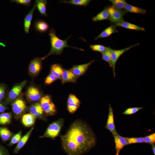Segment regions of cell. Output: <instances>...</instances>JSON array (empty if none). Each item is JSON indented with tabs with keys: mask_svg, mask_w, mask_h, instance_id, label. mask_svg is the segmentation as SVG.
<instances>
[{
	"mask_svg": "<svg viewBox=\"0 0 155 155\" xmlns=\"http://www.w3.org/2000/svg\"><path fill=\"white\" fill-rule=\"evenodd\" d=\"M60 137L62 148L67 155H81L94 147L96 141L91 128L80 119L73 122Z\"/></svg>",
	"mask_w": 155,
	"mask_h": 155,
	"instance_id": "6da1fadb",
	"label": "cell"
},
{
	"mask_svg": "<svg viewBox=\"0 0 155 155\" xmlns=\"http://www.w3.org/2000/svg\"><path fill=\"white\" fill-rule=\"evenodd\" d=\"M49 35L50 39L51 48L49 53L45 56L42 57L43 60L51 54H61L65 47L73 48L82 51H84L83 49L68 45L67 44V40L70 36L65 40H62L57 37L56 34V32L53 28L50 30Z\"/></svg>",
	"mask_w": 155,
	"mask_h": 155,
	"instance_id": "7a4b0ae2",
	"label": "cell"
},
{
	"mask_svg": "<svg viewBox=\"0 0 155 155\" xmlns=\"http://www.w3.org/2000/svg\"><path fill=\"white\" fill-rule=\"evenodd\" d=\"M64 122V119L61 118L52 123L49 125L44 134L40 136V138L47 137L54 139L59 135Z\"/></svg>",
	"mask_w": 155,
	"mask_h": 155,
	"instance_id": "3957f363",
	"label": "cell"
},
{
	"mask_svg": "<svg viewBox=\"0 0 155 155\" xmlns=\"http://www.w3.org/2000/svg\"><path fill=\"white\" fill-rule=\"evenodd\" d=\"M11 106L14 117L16 119H18L23 115L27 108L25 102L20 96L12 103Z\"/></svg>",
	"mask_w": 155,
	"mask_h": 155,
	"instance_id": "277c9868",
	"label": "cell"
},
{
	"mask_svg": "<svg viewBox=\"0 0 155 155\" xmlns=\"http://www.w3.org/2000/svg\"><path fill=\"white\" fill-rule=\"evenodd\" d=\"M26 82L25 80L14 86L9 92L4 103L5 104L12 103L19 97Z\"/></svg>",
	"mask_w": 155,
	"mask_h": 155,
	"instance_id": "5b68a950",
	"label": "cell"
},
{
	"mask_svg": "<svg viewBox=\"0 0 155 155\" xmlns=\"http://www.w3.org/2000/svg\"><path fill=\"white\" fill-rule=\"evenodd\" d=\"M107 9L109 15L108 20L112 24L124 20L123 17L126 13L125 10L117 9L112 5Z\"/></svg>",
	"mask_w": 155,
	"mask_h": 155,
	"instance_id": "8992f818",
	"label": "cell"
},
{
	"mask_svg": "<svg viewBox=\"0 0 155 155\" xmlns=\"http://www.w3.org/2000/svg\"><path fill=\"white\" fill-rule=\"evenodd\" d=\"M138 43L131 46L125 49L116 50L110 48V51L111 54V59L112 63V67L113 75L114 77H115V66L117 61L119 57L124 53L126 52L131 48L139 45Z\"/></svg>",
	"mask_w": 155,
	"mask_h": 155,
	"instance_id": "52a82bcc",
	"label": "cell"
},
{
	"mask_svg": "<svg viewBox=\"0 0 155 155\" xmlns=\"http://www.w3.org/2000/svg\"><path fill=\"white\" fill-rule=\"evenodd\" d=\"M42 58L37 57L31 61L28 68L29 73L32 76L38 75L42 68Z\"/></svg>",
	"mask_w": 155,
	"mask_h": 155,
	"instance_id": "ba28073f",
	"label": "cell"
},
{
	"mask_svg": "<svg viewBox=\"0 0 155 155\" xmlns=\"http://www.w3.org/2000/svg\"><path fill=\"white\" fill-rule=\"evenodd\" d=\"M26 95L28 100L32 102L39 100L41 98L40 91L38 88L33 86H30L28 88Z\"/></svg>",
	"mask_w": 155,
	"mask_h": 155,
	"instance_id": "9c48e42d",
	"label": "cell"
},
{
	"mask_svg": "<svg viewBox=\"0 0 155 155\" xmlns=\"http://www.w3.org/2000/svg\"><path fill=\"white\" fill-rule=\"evenodd\" d=\"M29 112L30 113L34 116L36 118L44 121L46 120V119L44 115L45 114L43 108L39 103H36L32 105L30 107Z\"/></svg>",
	"mask_w": 155,
	"mask_h": 155,
	"instance_id": "30bf717a",
	"label": "cell"
},
{
	"mask_svg": "<svg viewBox=\"0 0 155 155\" xmlns=\"http://www.w3.org/2000/svg\"><path fill=\"white\" fill-rule=\"evenodd\" d=\"M94 61L93 60L85 64L74 65L70 69L73 73L78 78L84 74L90 66Z\"/></svg>",
	"mask_w": 155,
	"mask_h": 155,
	"instance_id": "8fae6325",
	"label": "cell"
},
{
	"mask_svg": "<svg viewBox=\"0 0 155 155\" xmlns=\"http://www.w3.org/2000/svg\"><path fill=\"white\" fill-rule=\"evenodd\" d=\"M107 122L105 127L109 130L113 135L117 133L114 123L113 109L110 104Z\"/></svg>",
	"mask_w": 155,
	"mask_h": 155,
	"instance_id": "7c38bea8",
	"label": "cell"
},
{
	"mask_svg": "<svg viewBox=\"0 0 155 155\" xmlns=\"http://www.w3.org/2000/svg\"><path fill=\"white\" fill-rule=\"evenodd\" d=\"M116 150V155H119L121 150L127 145L125 137L121 136L117 133L113 135Z\"/></svg>",
	"mask_w": 155,
	"mask_h": 155,
	"instance_id": "4fadbf2b",
	"label": "cell"
},
{
	"mask_svg": "<svg viewBox=\"0 0 155 155\" xmlns=\"http://www.w3.org/2000/svg\"><path fill=\"white\" fill-rule=\"evenodd\" d=\"M78 78L70 69H63L60 80L62 84L67 82H75Z\"/></svg>",
	"mask_w": 155,
	"mask_h": 155,
	"instance_id": "5bb4252c",
	"label": "cell"
},
{
	"mask_svg": "<svg viewBox=\"0 0 155 155\" xmlns=\"http://www.w3.org/2000/svg\"><path fill=\"white\" fill-rule=\"evenodd\" d=\"M36 8V2L35 1L33 7L26 16L24 20V29L26 34L28 33L34 12Z\"/></svg>",
	"mask_w": 155,
	"mask_h": 155,
	"instance_id": "9a60e30c",
	"label": "cell"
},
{
	"mask_svg": "<svg viewBox=\"0 0 155 155\" xmlns=\"http://www.w3.org/2000/svg\"><path fill=\"white\" fill-rule=\"evenodd\" d=\"M34 128V127H32L23 137H22L13 150V152L14 154H18L25 145L32 133Z\"/></svg>",
	"mask_w": 155,
	"mask_h": 155,
	"instance_id": "2e32d148",
	"label": "cell"
},
{
	"mask_svg": "<svg viewBox=\"0 0 155 155\" xmlns=\"http://www.w3.org/2000/svg\"><path fill=\"white\" fill-rule=\"evenodd\" d=\"M116 26H121L127 29L145 31V29L134 24L125 21L124 20L121 22L113 24Z\"/></svg>",
	"mask_w": 155,
	"mask_h": 155,
	"instance_id": "e0dca14e",
	"label": "cell"
},
{
	"mask_svg": "<svg viewBox=\"0 0 155 155\" xmlns=\"http://www.w3.org/2000/svg\"><path fill=\"white\" fill-rule=\"evenodd\" d=\"M36 118L30 113L26 114L22 116V121L25 126L30 127L35 122Z\"/></svg>",
	"mask_w": 155,
	"mask_h": 155,
	"instance_id": "ac0fdd59",
	"label": "cell"
},
{
	"mask_svg": "<svg viewBox=\"0 0 155 155\" xmlns=\"http://www.w3.org/2000/svg\"><path fill=\"white\" fill-rule=\"evenodd\" d=\"M118 32V31L116 29V26L112 25L106 28L96 37L95 38V39L96 40L100 38L106 37L114 33L117 32Z\"/></svg>",
	"mask_w": 155,
	"mask_h": 155,
	"instance_id": "d6986e66",
	"label": "cell"
},
{
	"mask_svg": "<svg viewBox=\"0 0 155 155\" xmlns=\"http://www.w3.org/2000/svg\"><path fill=\"white\" fill-rule=\"evenodd\" d=\"M63 69L60 65L54 64L51 66L50 73L54 75L57 79H60Z\"/></svg>",
	"mask_w": 155,
	"mask_h": 155,
	"instance_id": "ffe728a7",
	"label": "cell"
},
{
	"mask_svg": "<svg viewBox=\"0 0 155 155\" xmlns=\"http://www.w3.org/2000/svg\"><path fill=\"white\" fill-rule=\"evenodd\" d=\"M13 135L7 128L0 127V136L3 141H7L11 139Z\"/></svg>",
	"mask_w": 155,
	"mask_h": 155,
	"instance_id": "44dd1931",
	"label": "cell"
},
{
	"mask_svg": "<svg viewBox=\"0 0 155 155\" xmlns=\"http://www.w3.org/2000/svg\"><path fill=\"white\" fill-rule=\"evenodd\" d=\"M34 27L37 31L41 32H44L49 29V26L45 22L42 20H38L35 22Z\"/></svg>",
	"mask_w": 155,
	"mask_h": 155,
	"instance_id": "7402d4cb",
	"label": "cell"
},
{
	"mask_svg": "<svg viewBox=\"0 0 155 155\" xmlns=\"http://www.w3.org/2000/svg\"><path fill=\"white\" fill-rule=\"evenodd\" d=\"M124 10L126 12H131L141 14H144L146 13V10L144 9L132 5L127 3L124 7Z\"/></svg>",
	"mask_w": 155,
	"mask_h": 155,
	"instance_id": "603a6c76",
	"label": "cell"
},
{
	"mask_svg": "<svg viewBox=\"0 0 155 155\" xmlns=\"http://www.w3.org/2000/svg\"><path fill=\"white\" fill-rule=\"evenodd\" d=\"M11 112L2 113L0 114V125H5L10 124L12 120Z\"/></svg>",
	"mask_w": 155,
	"mask_h": 155,
	"instance_id": "cb8c5ba5",
	"label": "cell"
},
{
	"mask_svg": "<svg viewBox=\"0 0 155 155\" xmlns=\"http://www.w3.org/2000/svg\"><path fill=\"white\" fill-rule=\"evenodd\" d=\"M35 1L36 2V8L40 14L44 16H47L46 12L47 1L38 0H36Z\"/></svg>",
	"mask_w": 155,
	"mask_h": 155,
	"instance_id": "d4e9b609",
	"label": "cell"
},
{
	"mask_svg": "<svg viewBox=\"0 0 155 155\" xmlns=\"http://www.w3.org/2000/svg\"><path fill=\"white\" fill-rule=\"evenodd\" d=\"M46 115L51 116L55 115L57 113V109L55 104L51 102L48 105L43 108Z\"/></svg>",
	"mask_w": 155,
	"mask_h": 155,
	"instance_id": "484cf974",
	"label": "cell"
},
{
	"mask_svg": "<svg viewBox=\"0 0 155 155\" xmlns=\"http://www.w3.org/2000/svg\"><path fill=\"white\" fill-rule=\"evenodd\" d=\"M109 17V15L107 8H105L95 16L93 18L92 21L93 22H97L105 20H108Z\"/></svg>",
	"mask_w": 155,
	"mask_h": 155,
	"instance_id": "4316f807",
	"label": "cell"
},
{
	"mask_svg": "<svg viewBox=\"0 0 155 155\" xmlns=\"http://www.w3.org/2000/svg\"><path fill=\"white\" fill-rule=\"evenodd\" d=\"M91 0H71L62 1L61 3L70 4L74 5L86 6L89 4Z\"/></svg>",
	"mask_w": 155,
	"mask_h": 155,
	"instance_id": "83f0119b",
	"label": "cell"
},
{
	"mask_svg": "<svg viewBox=\"0 0 155 155\" xmlns=\"http://www.w3.org/2000/svg\"><path fill=\"white\" fill-rule=\"evenodd\" d=\"M110 47H107V50L102 53V59L107 62L111 67H112L111 54L110 51Z\"/></svg>",
	"mask_w": 155,
	"mask_h": 155,
	"instance_id": "f1b7e54d",
	"label": "cell"
},
{
	"mask_svg": "<svg viewBox=\"0 0 155 155\" xmlns=\"http://www.w3.org/2000/svg\"><path fill=\"white\" fill-rule=\"evenodd\" d=\"M112 4V6L115 8L119 9H124L127 3L124 0H110Z\"/></svg>",
	"mask_w": 155,
	"mask_h": 155,
	"instance_id": "f546056e",
	"label": "cell"
},
{
	"mask_svg": "<svg viewBox=\"0 0 155 155\" xmlns=\"http://www.w3.org/2000/svg\"><path fill=\"white\" fill-rule=\"evenodd\" d=\"M22 132L21 131H20L18 132L14 135L12 137L10 142L8 144L7 146H10L18 143L22 138Z\"/></svg>",
	"mask_w": 155,
	"mask_h": 155,
	"instance_id": "4dcf8cb0",
	"label": "cell"
},
{
	"mask_svg": "<svg viewBox=\"0 0 155 155\" xmlns=\"http://www.w3.org/2000/svg\"><path fill=\"white\" fill-rule=\"evenodd\" d=\"M40 100L39 103L42 108L52 102L50 96L49 95L43 96L41 98Z\"/></svg>",
	"mask_w": 155,
	"mask_h": 155,
	"instance_id": "1f68e13d",
	"label": "cell"
},
{
	"mask_svg": "<svg viewBox=\"0 0 155 155\" xmlns=\"http://www.w3.org/2000/svg\"><path fill=\"white\" fill-rule=\"evenodd\" d=\"M125 139L127 145L144 142L143 137H125Z\"/></svg>",
	"mask_w": 155,
	"mask_h": 155,
	"instance_id": "d6a6232c",
	"label": "cell"
},
{
	"mask_svg": "<svg viewBox=\"0 0 155 155\" xmlns=\"http://www.w3.org/2000/svg\"><path fill=\"white\" fill-rule=\"evenodd\" d=\"M90 48L92 51L99 52L101 53L106 51L107 48V47L99 44L91 45L90 46Z\"/></svg>",
	"mask_w": 155,
	"mask_h": 155,
	"instance_id": "836d02e7",
	"label": "cell"
},
{
	"mask_svg": "<svg viewBox=\"0 0 155 155\" xmlns=\"http://www.w3.org/2000/svg\"><path fill=\"white\" fill-rule=\"evenodd\" d=\"M142 107L129 108L126 109L123 113V114L130 115L134 114L143 108Z\"/></svg>",
	"mask_w": 155,
	"mask_h": 155,
	"instance_id": "e575fe53",
	"label": "cell"
},
{
	"mask_svg": "<svg viewBox=\"0 0 155 155\" xmlns=\"http://www.w3.org/2000/svg\"><path fill=\"white\" fill-rule=\"evenodd\" d=\"M67 103L74 104L80 105V102L78 98L73 94H70L67 99Z\"/></svg>",
	"mask_w": 155,
	"mask_h": 155,
	"instance_id": "d590c367",
	"label": "cell"
},
{
	"mask_svg": "<svg viewBox=\"0 0 155 155\" xmlns=\"http://www.w3.org/2000/svg\"><path fill=\"white\" fill-rule=\"evenodd\" d=\"M144 142L151 144H154L155 142V133H153L143 137Z\"/></svg>",
	"mask_w": 155,
	"mask_h": 155,
	"instance_id": "8d00e7d4",
	"label": "cell"
},
{
	"mask_svg": "<svg viewBox=\"0 0 155 155\" xmlns=\"http://www.w3.org/2000/svg\"><path fill=\"white\" fill-rule=\"evenodd\" d=\"M80 105L78 104L67 103V109L69 112L71 113H75L79 108Z\"/></svg>",
	"mask_w": 155,
	"mask_h": 155,
	"instance_id": "74e56055",
	"label": "cell"
},
{
	"mask_svg": "<svg viewBox=\"0 0 155 155\" xmlns=\"http://www.w3.org/2000/svg\"><path fill=\"white\" fill-rule=\"evenodd\" d=\"M57 78L53 74L50 73L46 78L45 83L46 85H50L57 80Z\"/></svg>",
	"mask_w": 155,
	"mask_h": 155,
	"instance_id": "f35d334b",
	"label": "cell"
},
{
	"mask_svg": "<svg viewBox=\"0 0 155 155\" xmlns=\"http://www.w3.org/2000/svg\"><path fill=\"white\" fill-rule=\"evenodd\" d=\"M31 0H13L11 1L12 2H15L17 3L29 6L31 3Z\"/></svg>",
	"mask_w": 155,
	"mask_h": 155,
	"instance_id": "ab89813d",
	"label": "cell"
},
{
	"mask_svg": "<svg viewBox=\"0 0 155 155\" xmlns=\"http://www.w3.org/2000/svg\"><path fill=\"white\" fill-rule=\"evenodd\" d=\"M6 87L3 84H0V102H2L4 98L5 92Z\"/></svg>",
	"mask_w": 155,
	"mask_h": 155,
	"instance_id": "60d3db41",
	"label": "cell"
},
{
	"mask_svg": "<svg viewBox=\"0 0 155 155\" xmlns=\"http://www.w3.org/2000/svg\"><path fill=\"white\" fill-rule=\"evenodd\" d=\"M9 152L7 149L0 144V155H9Z\"/></svg>",
	"mask_w": 155,
	"mask_h": 155,
	"instance_id": "b9f144b4",
	"label": "cell"
},
{
	"mask_svg": "<svg viewBox=\"0 0 155 155\" xmlns=\"http://www.w3.org/2000/svg\"><path fill=\"white\" fill-rule=\"evenodd\" d=\"M4 103L0 102V113L4 112L7 109V107Z\"/></svg>",
	"mask_w": 155,
	"mask_h": 155,
	"instance_id": "7bdbcfd3",
	"label": "cell"
},
{
	"mask_svg": "<svg viewBox=\"0 0 155 155\" xmlns=\"http://www.w3.org/2000/svg\"><path fill=\"white\" fill-rule=\"evenodd\" d=\"M152 146L153 152L154 155H155V145L154 144H151Z\"/></svg>",
	"mask_w": 155,
	"mask_h": 155,
	"instance_id": "ee69618b",
	"label": "cell"
}]
</instances>
